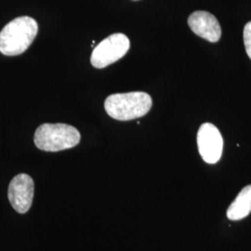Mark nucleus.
<instances>
[{
  "label": "nucleus",
  "mask_w": 251,
  "mask_h": 251,
  "mask_svg": "<svg viewBox=\"0 0 251 251\" xmlns=\"http://www.w3.org/2000/svg\"><path fill=\"white\" fill-rule=\"evenodd\" d=\"M243 36H244V44L246 48V51L251 60V22L248 23L245 25Z\"/></svg>",
  "instance_id": "1a4fd4ad"
},
{
  "label": "nucleus",
  "mask_w": 251,
  "mask_h": 251,
  "mask_svg": "<svg viewBox=\"0 0 251 251\" xmlns=\"http://www.w3.org/2000/svg\"><path fill=\"white\" fill-rule=\"evenodd\" d=\"M129 47L127 36L121 33L113 34L96 46L91 53L90 63L95 68H104L123 58Z\"/></svg>",
  "instance_id": "20e7f679"
},
{
  "label": "nucleus",
  "mask_w": 251,
  "mask_h": 251,
  "mask_svg": "<svg viewBox=\"0 0 251 251\" xmlns=\"http://www.w3.org/2000/svg\"><path fill=\"white\" fill-rule=\"evenodd\" d=\"M191 30L209 42H218L222 36V28L215 16L207 11L198 10L193 12L188 18Z\"/></svg>",
  "instance_id": "0eeeda50"
},
{
  "label": "nucleus",
  "mask_w": 251,
  "mask_h": 251,
  "mask_svg": "<svg viewBox=\"0 0 251 251\" xmlns=\"http://www.w3.org/2000/svg\"><path fill=\"white\" fill-rule=\"evenodd\" d=\"M152 104V98L148 93L133 91L110 95L104 101V108L114 119L128 121L145 116Z\"/></svg>",
  "instance_id": "f03ea898"
},
{
  "label": "nucleus",
  "mask_w": 251,
  "mask_h": 251,
  "mask_svg": "<svg viewBox=\"0 0 251 251\" xmlns=\"http://www.w3.org/2000/svg\"><path fill=\"white\" fill-rule=\"evenodd\" d=\"M37 32L35 19L22 16L12 20L0 32V52L6 56L24 53L35 40Z\"/></svg>",
  "instance_id": "f257e3e1"
},
{
  "label": "nucleus",
  "mask_w": 251,
  "mask_h": 251,
  "mask_svg": "<svg viewBox=\"0 0 251 251\" xmlns=\"http://www.w3.org/2000/svg\"><path fill=\"white\" fill-rule=\"evenodd\" d=\"M251 212V184L240 191L238 196L227 209V218L231 221H239Z\"/></svg>",
  "instance_id": "6e6552de"
},
{
  "label": "nucleus",
  "mask_w": 251,
  "mask_h": 251,
  "mask_svg": "<svg viewBox=\"0 0 251 251\" xmlns=\"http://www.w3.org/2000/svg\"><path fill=\"white\" fill-rule=\"evenodd\" d=\"M35 183L33 179L25 173L11 179L9 186V200L12 207L21 214L30 209L33 203Z\"/></svg>",
  "instance_id": "423d86ee"
},
{
  "label": "nucleus",
  "mask_w": 251,
  "mask_h": 251,
  "mask_svg": "<svg viewBox=\"0 0 251 251\" xmlns=\"http://www.w3.org/2000/svg\"><path fill=\"white\" fill-rule=\"evenodd\" d=\"M198 151L203 160L208 164H216L221 159L224 150V139L217 126L205 123L198 132Z\"/></svg>",
  "instance_id": "39448f33"
},
{
  "label": "nucleus",
  "mask_w": 251,
  "mask_h": 251,
  "mask_svg": "<svg viewBox=\"0 0 251 251\" xmlns=\"http://www.w3.org/2000/svg\"><path fill=\"white\" fill-rule=\"evenodd\" d=\"M79 131L67 124L46 123L36 128L34 142L45 152H59L76 146L80 142Z\"/></svg>",
  "instance_id": "7ed1b4c3"
}]
</instances>
